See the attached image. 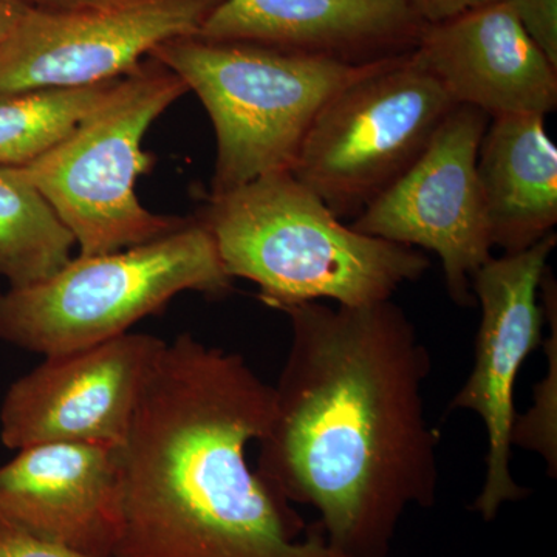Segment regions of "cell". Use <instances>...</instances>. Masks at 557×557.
Listing matches in <instances>:
<instances>
[{
    "mask_svg": "<svg viewBox=\"0 0 557 557\" xmlns=\"http://www.w3.org/2000/svg\"><path fill=\"white\" fill-rule=\"evenodd\" d=\"M556 244V233L548 234L525 251L491 258L472 276V296L482 310L474 366L449 410L474 412L485 426V480L472 505L485 522L530 494L511 474L516 383L523 362L542 344L547 314L541 284Z\"/></svg>",
    "mask_w": 557,
    "mask_h": 557,
    "instance_id": "9c48e42d",
    "label": "cell"
},
{
    "mask_svg": "<svg viewBox=\"0 0 557 557\" xmlns=\"http://www.w3.org/2000/svg\"><path fill=\"white\" fill-rule=\"evenodd\" d=\"M281 311L292 341L256 472L288 504L317 509L341 556L388 557L406 512L437 500L428 347L392 299Z\"/></svg>",
    "mask_w": 557,
    "mask_h": 557,
    "instance_id": "6da1fadb",
    "label": "cell"
},
{
    "mask_svg": "<svg viewBox=\"0 0 557 557\" xmlns=\"http://www.w3.org/2000/svg\"><path fill=\"white\" fill-rule=\"evenodd\" d=\"M28 10L32 9L22 0H0V47L10 38Z\"/></svg>",
    "mask_w": 557,
    "mask_h": 557,
    "instance_id": "603a6c76",
    "label": "cell"
},
{
    "mask_svg": "<svg viewBox=\"0 0 557 557\" xmlns=\"http://www.w3.org/2000/svg\"><path fill=\"white\" fill-rule=\"evenodd\" d=\"M527 35L557 67V0H507Z\"/></svg>",
    "mask_w": 557,
    "mask_h": 557,
    "instance_id": "d6986e66",
    "label": "cell"
},
{
    "mask_svg": "<svg viewBox=\"0 0 557 557\" xmlns=\"http://www.w3.org/2000/svg\"><path fill=\"white\" fill-rule=\"evenodd\" d=\"M456 108L413 51L394 58L319 110L289 172L336 218L357 219L416 163Z\"/></svg>",
    "mask_w": 557,
    "mask_h": 557,
    "instance_id": "52a82bcc",
    "label": "cell"
},
{
    "mask_svg": "<svg viewBox=\"0 0 557 557\" xmlns=\"http://www.w3.org/2000/svg\"><path fill=\"white\" fill-rule=\"evenodd\" d=\"M188 91L177 73L148 57L67 137L21 168L67 226L79 255L148 244L188 222L149 211L135 193L153 163L143 150L146 132Z\"/></svg>",
    "mask_w": 557,
    "mask_h": 557,
    "instance_id": "8992f818",
    "label": "cell"
},
{
    "mask_svg": "<svg viewBox=\"0 0 557 557\" xmlns=\"http://www.w3.org/2000/svg\"><path fill=\"white\" fill-rule=\"evenodd\" d=\"M273 386L190 333L164 343L121 446L113 557H344L248 465Z\"/></svg>",
    "mask_w": 557,
    "mask_h": 557,
    "instance_id": "7a4b0ae2",
    "label": "cell"
},
{
    "mask_svg": "<svg viewBox=\"0 0 557 557\" xmlns=\"http://www.w3.org/2000/svg\"><path fill=\"white\" fill-rule=\"evenodd\" d=\"M233 277L196 218L120 251L72 258L50 277L0 292V341L46 357L97 346L163 310L180 293L223 298Z\"/></svg>",
    "mask_w": 557,
    "mask_h": 557,
    "instance_id": "5b68a950",
    "label": "cell"
},
{
    "mask_svg": "<svg viewBox=\"0 0 557 557\" xmlns=\"http://www.w3.org/2000/svg\"><path fill=\"white\" fill-rule=\"evenodd\" d=\"M0 557H90L0 522Z\"/></svg>",
    "mask_w": 557,
    "mask_h": 557,
    "instance_id": "ffe728a7",
    "label": "cell"
},
{
    "mask_svg": "<svg viewBox=\"0 0 557 557\" xmlns=\"http://www.w3.org/2000/svg\"><path fill=\"white\" fill-rule=\"evenodd\" d=\"M413 54L456 106L490 119L557 108V67L527 35L508 2L424 24Z\"/></svg>",
    "mask_w": 557,
    "mask_h": 557,
    "instance_id": "4fadbf2b",
    "label": "cell"
},
{
    "mask_svg": "<svg viewBox=\"0 0 557 557\" xmlns=\"http://www.w3.org/2000/svg\"><path fill=\"white\" fill-rule=\"evenodd\" d=\"M121 505L113 446L44 443L0 467V522L81 555H115Z\"/></svg>",
    "mask_w": 557,
    "mask_h": 557,
    "instance_id": "7c38bea8",
    "label": "cell"
},
{
    "mask_svg": "<svg viewBox=\"0 0 557 557\" xmlns=\"http://www.w3.org/2000/svg\"><path fill=\"white\" fill-rule=\"evenodd\" d=\"M28 9L38 11H75L87 9H108L132 0H22Z\"/></svg>",
    "mask_w": 557,
    "mask_h": 557,
    "instance_id": "7402d4cb",
    "label": "cell"
},
{
    "mask_svg": "<svg viewBox=\"0 0 557 557\" xmlns=\"http://www.w3.org/2000/svg\"><path fill=\"white\" fill-rule=\"evenodd\" d=\"M164 343L148 333L127 332L97 346L44 358L3 397V445L16 450L44 443L121 448Z\"/></svg>",
    "mask_w": 557,
    "mask_h": 557,
    "instance_id": "8fae6325",
    "label": "cell"
},
{
    "mask_svg": "<svg viewBox=\"0 0 557 557\" xmlns=\"http://www.w3.org/2000/svg\"><path fill=\"white\" fill-rule=\"evenodd\" d=\"M75 239L21 168L0 166V277L20 288L72 259Z\"/></svg>",
    "mask_w": 557,
    "mask_h": 557,
    "instance_id": "2e32d148",
    "label": "cell"
},
{
    "mask_svg": "<svg viewBox=\"0 0 557 557\" xmlns=\"http://www.w3.org/2000/svg\"><path fill=\"white\" fill-rule=\"evenodd\" d=\"M222 0H132L108 9L28 10L0 47V95L123 78L150 51L199 35Z\"/></svg>",
    "mask_w": 557,
    "mask_h": 557,
    "instance_id": "30bf717a",
    "label": "cell"
},
{
    "mask_svg": "<svg viewBox=\"0 0 557 557\" xmlns=\"http://www.w3.org/2000/svg\"><path fill=\"white\" fill-rule=\"evenodd\" d=\"M557 314L553 317V336L545 341L548 373L537 386L536 405L525 417L516 421L512 446L536 450L547 461L549 475L557 469L556 448V384H557Z\"/></svg>",
    "mask_w": 557,
    "mask_h": 557,
    "instance_id": "ac0fdd59",
    "label": "cell"
},
{
    "mask_svg": "<svg viewBox=\"0 0 557 557\" xmlns=\"http://www.w3.org/2000/svg\"><path fill=\"white\" fill-rule=\"evenodd\" d=\"M423 27L409 0H222L197 38L370 64L412 53Z\"/></svg>",
    "mask_w": 557,
    "mask_h": 557,
    "instance_id": "5bb4252c",
    "label": "cell"
},
{
    "mask_svg": "<svg viewBox=\"0 0 557 557\" xmlns=\"http://www.w3.org/2000/svg\"><path fill=\"white\" fill-rule=\"evenodd\" d=\"M196 219L226 273L255 282L260 300L278 311L322 299L347 307L391 300L431 267L420 249L351 228L289 171L209 194Z\"/></svg>",
    "mask_w": 557,
    "mask_h": 557,
    "instance_id": "3957f363",
    "label": "cell"
},
{
    "mask_svg": "<svg viewBox=\"0 0 557 557\" xmlns=\"http://www.w3.org/2000/svg\"><path fill=\"white\" fill-rule=\"evenodd\" d=\"M500 2L507 0H409L410 7L423 24H438L469 11Z\"/></svg>",
    "mask_w": 557,
    "mask_h": 557,
    "instance_id": "44dd1931",
    "label": "cell"
},
{
    "mask_svg": "<svg viewBox=\"0 0 557 557\" xmlns=\"http://www.w3.org/2000/svg\"><path fill=\"white\" fill-rule=\"evenodd\" d=\"M478 175L493 247L525 251L555 233L557 148L537 113L491 119Z\"/></svg>",
    "mask_w": 557,
    "mask_h": 557,
    "instance_id": "9a60e30c",
    "label": "cell"
},
{
    "mask_svg": "<svg viewBox=\"0 0 557 557\" xmlns=\"http://www.w3.org/2000/svg\"><path fill=\"white\" fill-rule=\"evenodd\" d=\"M490 116L457 106L424 152L354 222L351 228L442 260L457 306H474L472 276L493 258V240L478 175L480 143Z\"/></svg>",
    "mask_w": 557,
    "mask_h": 557,
    "instance_id": "ba28073f",
    "label": "cell"
},
{
    "mask_svg": "<svg viewBox=\"0 0 557 557\" xmlns=\"http://www.w3.org/2000/svg\"><path fill=\"white\" fill-rule=\"evenodd\" d=\"M149 57L177 73L207 109L218 145L214 196L273 172L292 171L319 110L388 61L347 64L197 36L166 40Z\"/></svg>",
    "mask_w": 557,
    "mask_h": 557,
    "instance_id": "277c9868",
    "label": "cell"
},
{
    "mask_svg": "<svg viewBox=\"0 0 557 557\" xmlns=\"http://www.w3.org/2000/svg\"><path fill=\"white\" fill-rule=\"evenodd\" d=\"M120 79L81 89L0 95V166L25 168L49 152L108 98Z\"/></svg>",
    "mask_w": 557,
    "mask_h": 557,
    "instance_id": "e0dca14e",
    "label": "cell"
}]
</instances>
